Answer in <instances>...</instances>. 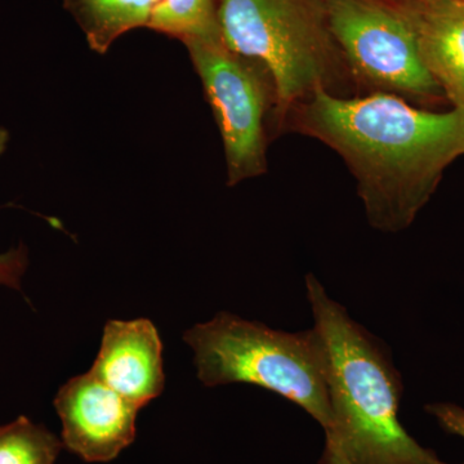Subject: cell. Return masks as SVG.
<instances>
[{
    "instance_id": "obj_5",
    "label": "cell",
    "mask_w": 464,
    "mask_h": 464,
    "mask_svg": "<svg viewBox=\"0 0 464 464\" xmlns=\"http://www.w3.org/2000/svg\"><path fill=\"white\" fill-rule=\"evenodd\" d=\"M324 5L356 85L408 102L447 100L424 66L413 27L398 5L390 0H324Z\"/></svg>"
},
{
    "instance_id": "obj_4",
    "label": "cell",
    "mask_w": 464,
    "mask_h": 464,
    "mask_svg": "<svg viewBox=\"0 0 464 464\" xmlns=\"http://www.w3.org/2000/svg\"><path fill=\"white\" fill-rule=\"evenodd\" d=\"M207 387L255 384L304 409L325 431L334 430L328 360L315 328L284 332L230 313L217 314L183 334Z\"/></svg>"
},
{
    "instance_id": "obj_16",
    "label": "cell",
    "mask_w": 464,
    "mask_h": 464,
    "mask_svg": "<svg viewBox=\"0 0 464 464\" xmlns=\"http://www.w3.org/2000/svg\"><path fill=\"white\" fill-rule=\"evenodd\" d=\"M390 2L398 5H427L444 2H464V0H390Z\"/></svg>"
},
{
    "instance_id": "obj_15",
    "label": "cell",
    "mask_w": 464,
    "mask_h": 464,
    "mask_svg": "<svg viewBox=\"0 0 464 464\" xmlns=\"http://www.w3.org/2000/svg\"><path fill=\"white\" fill-rule=\"evenodd\" d=\"M319 464H353L340 447L331 439L325 440V448H324L323 456L320 458Z\"/></svg>"
},
{
    "instance_id": "obj_13",
    "label": "cell",
    "mask_w": 464,
    "mask_h": 464,
    "mask_svg": "<svg viewBox=\"0 0 464 464\" xmlns=\"http://www.w3.org/2000/svg\"><path fill=\"white\" fill-rule=\"evenodd\" d=\"M5 143V133H0V154ZM29 266V255L25 246L0 253V285L21 290V282Z\"/></svg>"
},
{
    "instance_id": "obj_17",
    "label": "cell",
    "mask_w": 464,
    "mask_h": 464,
    "mask_svg": "<svg viewBox=\"0 0 464 464\" xmlns=\"http://www.w3.org/2000/svg\"><path fill=\"white\" fill-rule=\"evenodd\" d=\"M323 2H324V0H323Z\"/></svg>"
},
{
    "instance_id": "obj_2",
    "label": "cell",
    "mask_w": 464,
    "mask_h": 464,
    "mask_svg": "<svg viewBox=\"0 0 464 464\" xmlns=\"http://www.w3.org/2000/svg\"><path fill=\"white\" fill-rule=\"evenodd\" d=\"M314 328L328 360L334 430L331 439L353 464H448L400 423L404 386L389 350L307 275Z\"/></svg>"
},
{
    "instance_id": "obj_6",
    "label": "cell",
    "mask_w": 464,
    "mask_h": 464,
    "mask_svg": "<svg viewBox=\"0 0 464 464\" xmlns=\"http://www.w3.org/2000/svg\"><path fill=\"white\" fill-rule=\"evenodd\" d=\"M204 85L224 141L227 185L267 170V119L276 96L270 76L255 61L226 47L221 35L183 42Z\"/></svg>"
},
{
    "instance_id": "obj_9",
    "label": "cell",
    "mask_w": 464,
    "mask_h": 464,
    "mask_svg": "<svg viewBox=\"0 0 464 464\" xmlns=\"http://www.w3.org/2000/svg\"><path fill=\"white\" fill-rule=\"evenodd\" d=\"M398 7L413 27L424 66L451 108L464 109V2Z\"/></svg>"
},
{
    "instance_id": "obj_10",
    "label": "cell",
    "mask_w": 464,
    "mask_h": 464,
    "mask_svg": "<svg viewBox=\"0 0 464 464\" xmlns=\"http://www.w3.org/2000/svg\"><path fill=\"white\" fill-rule=\"evenodd\" d=\"M163 0H65L93 51L105 53L123 34L148 27Z\"/></svg>"
},
{
    "instance_id": "obj_11",
    "label": "cell",
    "mask_w": 464,
    "mask_h": 464,
    "mask_svg": "<svg viewBox=\"0 0 464 464\" xmlns=\"http://www.w3.org/2000/svg\"><path fill=\"white\" fill-rule=\"evenodd\" d=\"M63 440L27 417L0 424V464H56Z\"/></svg>"
},
{
    "instance_id": "obj_14",
    "label": "cell",
    "mask_w": 464,
    "mask_h": 464,
    "mask_svg": "<svg viewBox=\"0 0 464 464\" xmlns=\"http://www.w3.org/2000/svg\"><path fill=\"white\" fill-rule=\"evenodd\" d=\"M424 409L438 420L439 426L445 432L464 439V408L462 406L451 404V402H432V404H427Z\"/></svg>"
},
{
    "instance_id": "obj_8",
    "label": "cell",
    "mask_w": 464,
    "mask_h": 464,
    "mask_svg": "<svg viewBox=\"0 0 464 464\" xmlns=\"http://www.w3.org/2000/svg\"><path fill=\"white\" fill-rule=\"evenodd\" d=\"M163 344L149 319L110 320L91 373L134 405H148L166 386Z\"/></svg>"
},
{
    "instance_id": "obj_1",
    "label": "cell",
    "mask_w": 464,
    "mask_h": 464,
    "mask_svg": "<svg viewBox=\"0 0 464 464\" xmlns=\"http://www.w3.org/2000/svg\"><path fill=\"white\" fill-rule=\"evenodd\" d=\"M286 123L343 159L369 224L382 232L413 224L464 155V109L430 111L393 94L317 91L290 110Z\"/></svg>"
},
{
    "instance_id": "obj_7",
    "label": "cell",
    "mask_w": 464,
    "mask_h": 464,
    "mask_svg": "<svg viewBox=\"0 0 464 464\" xmlns=\"http://www.w3.org/2000/svg\"><path fill=\"white\" fill-rule=\"evenodd\" d=\"M54 408L63 424V448L85 462H110L136 439L139 406L91 372L66 382Z\"/></svg>"
},
{
    "instance_id": "obj_3",
    "label": "cell",
    "mask_w": 464,
    "mask_h": 464,
    "mask_svg": "<svg viewBox=\"0 0 464 464\" xmlns=\"http://www.w3.org/2000/svg\"><path fill=\"white\" fill-rule=\"evenodd\" d=\"M217 20L226 47L270 76L279 123L315 92L343 97L341 92L355 84L323 0H217Z\"/></svg>"
},
{
    "instance_id": "obj_12",
    "label": "cell",
    "mask_w": 464,
    "mask_h": 464,
    "mask_svg": "<svg viewBox=\"0 0 464 464\" xmlns=\"http://www.w3.org/2000/svg\"><path fill=\"white\" fill-rule=\"evenodd\" d=\"M148 27L182 42L216 38L221 35L217 0H163L152 12Z\"/></svg>"
}]
</instances>
